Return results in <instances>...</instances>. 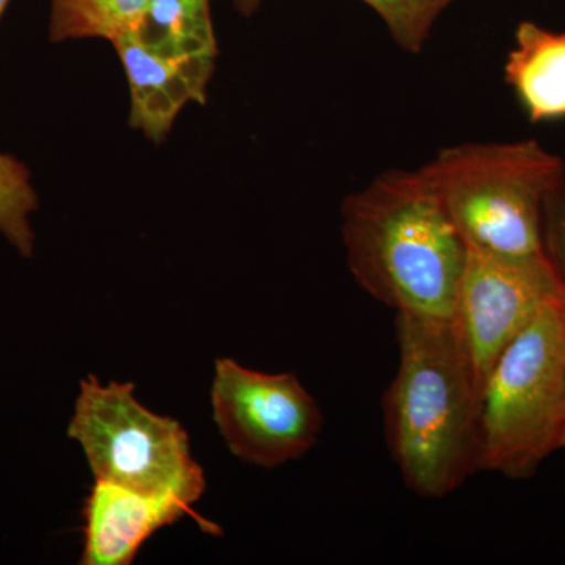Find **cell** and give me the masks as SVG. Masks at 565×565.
<instances>
[{"label":"cell","instance_id":"cell-14","mask_svg":"<svg viewBox=\"0 0 565 565\" xmlns=\"http://www.w3.org/2000/svg\"><path fill=\"white\" fill-rule=\"evenodd\" d=\"M544 245L565 289V167L544 206Z\"/></svg>","mask_w":565,"mask_h":565},{"label":"cell","instance_id":"cell-1","mask_svg":"<svg viewBox=\"0 0 565 565\" xmlns=\"http://www.w3.org/2000/svg\"><path fill=\"white\" fill-rule=\"evenodd\" d=\"M399 360L384 396L386 445L405 486L440 500L478 470L482 385L451 319L397 315Z\"/></svg>","mask_w":565,"mask_h":565},{"label":"cell","instance_id":"cell-13","mask_svg":"<svg viewBox=\"0 0 565 565\" xmlns=\"http://www.w3.org/2000/svg\"><path fill=\"white\" fill-rule=\"evenodd\" d=\"M384 20L393 40L411 54L422 52L435 21L452 0H362Z\"/></svg>","mask_w":565,"mask_h":565},{"label":"cell","instance_id":"cell-11","mask_svg":"<svg viewBox=\"0 0 565 565\" xmlns=\"http://www.w3.org/2000/svg\"><path fill=\"white\" fill-rule=\"evenodd\" d=\"M150 0H51L50 39H104L114 43Z\"/></svg>","mask_w":565,"mask_h":565},{"label":"cell","instance_id":"cell-7","mask_svg":"<svg viewBox=\"0 0 565 565\" xmlns=\"http://www.w3.org/2000/svg\"><path fill=\"white\" fill-rule=\"evenodd\" d=\"M211 403L230 451L256 467L300 459L322 433L321 408L292 373H262L236 360L218 359Z\"/></svg>","mask_w":565,"mask_h":565},{"label":"cell","instance_id":"cell-16","mask_svg":"<svg viewBox=\"0 0 565 565\" xmlns=\"http://www.w3.org/2000/svg\"><path fill=\"white\" fill-rule=\"evenodd\" d=\"M563 448L565 449V440H564V445H563Z\"/></svg>","mask_w":565,"mask_h":565},{"label":"cell","instance_id":"cell-4","mask_svg":"<svg viewBox=\"0 0 565 565\" xmlns=\"http://www.w3.org/2000/svg\"><path fill=\"white\" fill-rule=\"evenodd\" d=\"M565 440V294L505 348L482 390L478 470L525 479Z\"/></svg>","mask_w":565,"mask_h":565},{"label":"cell","instance_id":"cell-5","mask_svg":"<svg viewBox=\"0 0 565 565\" xmlns=\"http://www.w3.org/2000/svg\"><path fill=\"white\" fill-rule=\"evenodd\" d=\"M131 382H81L68 437L84 449L96 481L192 505L206 481L193 460L188 433L177 419L152 414Z\"/></svg>","mask_w":565,"mask_h":565},{"label":"cell","instance_id":"cell-3","mask_svg":"<svg viewBox=\"0 0 565 565\" xmlns=\"http://www.w3.org/2000/svg\"><path fill=\"white\" fill-rule=\"evenodd\" d=\"M565 163L534 140L463 143L423 167L470 250L544 256L546 196Z\"/></svg>","mask_w":565,"mask_h":565},{"label":"cell","instance_id":"cell-17","mask_svg":"<svg viewBox=\"0 0 565 565\" xmlns=\"http://www.w3.org/2000/svg\"><path fill=\"white\" fill-rule=\"evenodd\" d=\"M452 2H455V0H452Z\"/></svg>","mask_w":565,"mask_h":565},{"label":"cell","instance_id":"cell-6","mask_svg":"<svg viewBox=\"0 0 565 565\" xmlns=\"http://www.w3.org/2000/svg\"><path fill=\"white\" fill-rule=\"evenodd\" d=\"M131 87L132 128L162 141L182 107L206 102L217 57L211 0H150L114 41Z\"/></svg>","mask_w":565,"mask_h":565},{"label":"cell","instance_id":"cell-2","mask_svg":"<svg viewBox=\"0 0 565 565\" xmlns=\"http://www.w3.org/2000/svg\"><path fill=\"white\" fill-rule=\"evenodd\" d=\"M349 269L396 315L455 318L468 247L423 169L392 170L343 204Z\"/></svg>","mask_w":565,"mask_h":565},{"label":"cell","instance_id":"cell-12","mask_svg":"<svg viewBox=\"0 0 565 565\" xmlns=\"http://www.w3.org/2000/svg\"><path fill=\"white\" fill-rule=\"evenodd\" d=\"M10 0H0V17ZM39 207V196L29 170L13 156L0 152V233L22 256H32L35 234L31 214Z\"/></svg>","mask_w":565,"mask_h":565},{"label":"cell","instance_id":"cell-8","mask_svg":"<svg viewBox=\"0 0 565 565\" xmlns=\"http://www.w3.org/2000/svg\"><path fill=\"white\" fill-rule=\"evenodd\" d=\"M563 294L546 255L514 258L468 248L455 321L482 390L505 348Z\"/></svg>","mask_w":565,"mask_h":565},{"label":"cell","instance_id":"cell-9","mask_svg":"<svg viewBox=\"0 0 565 565\" xmlns=\"http://www.w3.org/2000/svg\"><path fill=\"white\" fill-rule=\"evenodd\" d=\"M191 505L174 498L148 497L96 481L85 501V544L81 564L128 565L152 534L173 525Z\"/></svg>","mask_w":565,"mask_h":565},{"label":"cell","instance_id":"cell-10","mask_svg":"<svg viewBox=\"0 0 565 565\" xmlns=\"http://www.w3.org/2000/svg\"><path fill=\"white\" fill-rule=\"evenodd\" d=\"M504 77L534 122L565 118V33L525 21L515 31Z\"/></svg>","mask_w":565,"mask_h":565},{"label":"cell","instance_id":"cell-15","mask_svg":"<svg viewBox=\"0 0 565 565\" xmlns=\"http://www.w3.org/2000/svg\"><path fill=\"white\" fill-rule=\"evenodd\" d=\"M234 7L244 17H253L262 6L263 0H233Z\"/></svg>","mask_w":565,"mask_h":565}]
</instances>
